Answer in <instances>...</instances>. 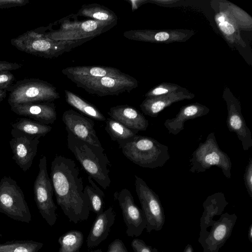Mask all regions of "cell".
Instances as JSON below:
<instances>
[{
  "instance_id": "obj_1",
  "label": "cell",
  "mask_w": 252,
  "mask_h": 252,
  "mask_svg": "<svg viewBox=\"0 0 252 252\" xmlns=\"http://www.w3.org/2000/svg\"><path fill=\"white\" fill-rule=\"evenodd\" d=\"M51 180L56 201L70 222L86 220L90 207L79 170L75 161L57 155L51 162Z\"/></svg>"
},
{
  "instance_id": "obj_2",
  "label": "cell",
  "mask_w": 252,
  "mask_h": 252,
  "mask_svg": "<svg viewBox=\"0 0 252 252\" xmlns=\"http://www.w3.org/2000/svg\"><path fill=\"white\" fill-rule=\"evenodd\" d=\"M67 132L68 149L85 171L100 187L108 188L111 184L109 167L110 162L102 147L91 145Z\"/></svg>"
},
{
  "instance_id": "obj_3",
  "label": "cell",
  "mask_w": 252,
  "mask_h": 252,
  "mask_svg": "<svg viewBox=\"0 0 252 252\" xmlns=\"http://www.w3.org/2000/svg\"><path fill=\"white\" fill-rule=\"evenodd\" d=\"M117 143L124 156L142 167H161L170 158L168 147L150 137L136 134Z\"/></svg>"
},
{
  "instance_id": "obj_4",
  "label": "cell",
  "mask_w": 252,
  "mask_h": 252,
  "mask_svg": "<svg viewBox=\"0 0 252 252\" xmlns=\"http://www.w3.org/2000/svg\"><path fill=\"white\" fill-rule=\"evenodd\" d=\"M87 41L53 40L36 29L11 39L10 42L21 51L46 59H53L70 51Z\"/></svg>"
},
{
  "instance_id": "obj_5",
  "label": "cell",
  "mask_w": 252,
  "mask_h": 252,
  "mask_svg": "<svg viewBox=\"0 0 252 252\" xmlns=\"http://www.w3.org/2000/svg\"><path fill=\"white\" fill-rule=\"evenodd\" d=\"M189 171L205 172L213 166L220 168L223 175L230 179L232 163L229 156L219 147L214 132H211L204 142L199 144L189 159Z\"/></svg>"
},
{
  "instance_id": "obj_6",
  "label": "cell",
  "mask_w": 252,
  "mask_h": 252,
  "mask_svg": "<svg viewBox=\"0 0 252 252\" xmlns=\"http://www.w3.org/2000/svg\"><path fill=\"white\" fill-rule=\"evenodd\" d=\"M10 106L26 103L53 102L60 98L57 88L38 78H25L16 81L9 89Z\"/></svg>"
},
{
  "instance_id": "obj_7",
  "label": "cell",
  "mask_w": 252,
  "mask_h": 252,
  "mask_svg": "<svg viewBox=\"0 0 252 252\" xmlns=\"http://www.w3.org/2000/svg\"><path fill=\"white\" fill-rule=\"evenodd\" d=\"M66 76L77 87L98 96L117 95L124 92H129L138 85L137 80L132 76L126 78L70 75Z\"/></svg>"
},
{
  "instance_id": "obj_8",
  "label": "cell",
  "mask_w": 252,
  "mask_h": 252,
  "mask_svg": "<svg viewBox=\"0 0 252 252\" xmlns=\"http://www.w3.org/2000/svg\"><path fill=\"white\" fill-rule=\"evenodd\" d=\"M0 212L15 220L29 223L32 220L23 190L10 177L0 181Z\"/></svg>"
},
{
  "instance_id": "obj_9",
  "label": "cell",
  "mask_w": 252,
  "mask_h": 252,
  "mask_svg": "<svg viewBox=\"0 0 252 252\" xmlns=\"http://www.w3.org/2000/svg\"><path fill=\"white\" fill-rule=\"evenodd\" d=\"M61 21L62 24L57 30L48 27L37 29L53 40L88 41L112 28L103 23L92 19L76 23L63 19Z\"/></svg>"
},
{
  "instance_id": "obj_10",
  "label": "cell",
  "mask_w": 252,
  "mask_h": 252,
  "mask_svg": "<svg viewBox=\"0 0 252 252\" xmlns=\"http://www.w3.org/2000/svg\"><path fill=\"white\" fill-rule=\"evenodd\" d=\"M39 171L33 184L34 199L39 212L47 223L54 225L57 220L53 195L54 189L47 168V158L44 156L39 159Z\"/></svg>"
},
{
  "instance_id": "obj_11",
  "label": "cell",
  "mask_w": 252,
  "mask_h": 252,
  "mask_svg": "<svg viewBox=\"0 0 252 252\" xmlns=\"http://www.w3.org/2000/svg\"><path fill=\"white\" fill-rule=\"evenodd\" d=\"M135 190L146 221V231L160 230L164 224L165 216L158 195L140 177L134 175Z\"/></svg>"
},
{
  "instance_id": "obj_12",
  "label": "cell",
  "mask_w": 252,
  "mask_h": 252,
  "mask_svg": "<svg viewBox=\"0 0 252 252\" xmlns=\"http://www.w3.org/2000/svg\"><path fill=\"white\" fill-rule=\"evenodd\" d=\"M222 98L227 105V128L236 134L243 150L247 151L252 147V132L242 114L241 103L227 87L223 91Z\"/></svg>"
},
{
  "instance_id": "obj_13",
  "label": "cell",
  "mask_w": 252,
  "mask_h": 252,
  "mask_svg": "<svg viewBox=\"0 0 252 252\" xmlns=\"http://www.w3.org/2000/svg\"><path fill=\"white\" fill-rule=\"evenodd\" d=\"M121 209L126 227V233L129 237H138L146 228V221L142 211L135 203L133 197L127 189L114 194Z\"/></svg>"
},
{
  "instance_id": "obj_14",
  "label": "cell",
  "mask_w": 252,
  "mask_h": 252,
  "mask_svg": "<svg viewBox=\"0 0 252 252\" xmlns=\"http://www.w3.org/2000/svg\"><path fill=\"white\" fill-rule=\"evenodd\" d=\"M9 145L13 154L12 159L24 171L32 166L39 144L40 136H33L12 128Z\"/></svg>"
},
{
  "instance_id": "obj_15",
  "label": "cell",
  "mask_w": 252,
  "mask_h": 252,
  "mask_svg": "<svg viewBox=\"0 0 252 252\" xmlns=\"http://www.w3.org/2000/svg\"><path fill=\"white\" fill-rule=\"evenodd\" d=\"M237 219L235 213H225L215 220L205 237L199 242L203 252H218L230 237Z\"/></svg>"
},
{
  "instance_id": "obj_16",
  "label": "cell",
  "mask_w": 252,
  "mask_h": 252,
  "mask_svg": "<svg viewBox=\"0 0 252 252\" xmlns=\"http://www.w3.org/2000/svg\"><path fill=\"white\" fill-rule=\"evenodd\" d=\"M196 32L195 30L187 29L136 30L126 31L123 35L132 40L168 44L185 42Z\"/></svg>"
},
{
  "instance_id": "obj_17",
  "label": "cell",
  "mask_w": 252,
  "mask_h": 252,
  "mask_svg": "<svg viewBox=\"0 0 252 252\" xmlns=\"http://www.w3.org/2000/svg\"><path fill=\"white\" fill-rule=\"evenodd\" d=\"M65 129L75 137L89 144L101 147L93 119L73 109L65 111L62 116Z\"/></svg>"
},
{
  "instance_id": "obj_18",
  "label": "cell",
  "mask_w": 252,
  "mask_h": 252,
  "mask_svg": "<svg viewBox=\"0 0 252 252\" xmlns=\"http://www.w3.org/2000/svg\"><path fill=\"white\" fill-rule=\"evenodd\" d=\"M15 114L30 118L47 125L57 120L56 106L52 102L26 103L10 106Z\"/></svg>"
},
{
  "instance_id": "obj_19",
  "label": "cell",
  "mask_w": 252,
  "mask_h": 252,
  "mask_svg": "<svg viewBox=\"0 0 252 252\" xmlns=\"http://www.w3.org/2000/svg\"><path fill=\"white\" fill-rule=\"evenodd\" d=\"M194 97V94L184 88L182 90L167 94L146 97L140 105V107L145 115L157 117L161 111L174 103L191 99Z\"/></svg>"
},
{
  "instance_id": "obj_20",
  "label": "cell",
  "mask_w": 252,
  "mask_h": 252,
  "mask_svg": "<svg viewBox=\"0 0 252 252\" xmlns=\"http://www.w3.org/2000/svg\"><path fill=\"white\" fill-rule=\"evenodd\" d=\"M218 9H214L215 20L225 39L230 43H237L243 47H246L240 33L239 27L226 7L224 1H218Z\"/></svg>"
},
{
  "instance_id": "obj_21",
  "label": "cell",
  "mask_w": 252,
  "mask_h": 252,
  "mask_svg": "<svg viewBox=\"0 0 252 252\" xmlns=\"http://www.w3.org/2000/svg\"><path fill=\"white\" fill-rule=\"evenodd\" d=\"M110 118L138 133L148 128L149 122L134 107L128 105H119L110 108L108 112Z\"/></svg>"
},
{
  "instance_id": "obj_22",
  "label": "cell",
  "mask_w": 252,
  "mask_h": 252,
  "mask_svg": "<svg viewBox=\"0 0 252 252\" xmlns=\"http://www.w3.org/2000/svg\"><path fill=\"white\" fill-rule=\"evenodd\" d=\"M228 204V202L222 192H218L207 197L203 203L204 211L200 218L198 242L206 236L208 228L211 227L215 220L214 217L221 215Z\"/></svg>"
},
{
  "instance_id": "obj_23",
  "label": "cell",
  "mask_w": 252,
  "mask_h": 252,
  "mask_svg": "<svg viewBox=\"0 0 252 252\" xmlns=\"http://www.w3.org/2000/svg\"><path fill=\"white\" fill-rule=\"evenodd\" d=\"M209 111V108L202 104L190 103L181 107L174 118L166 119L164 126L170 134L176 135L184 129L186 121L206 115Z\"/></svg>"
},
{
  "instance_id": "obj_24",
  "label": "cell",
  "mask_w": 252,
  "mask_h": 252,
  "mask_svg": "<svg viewBox=\"0 0 252 252\" xmlns=\"http://www.w3.org/2000/svg\"><path fill=\"white\" fill-rule=\"evenodd\" d=\"M115 217L116 213L112 207L96 215L87 239V245L89 248L98 246L106 239L114 223Z\"/></svg>"
},
{
  "instance_id": "obj_25",
  "label": "cell",
  "mask_w": 252,
  "mask_h": 252,
  "mask_svg": "<svg viewBox=\"0 0 252 252\" xmlns=\"http://www.w3.org/2000/svg\"><path fill=\"white\" fill-rule=\"evenodd\" d=\"M62 72L65 76L70 75L90 77H110L116 78H126L131 76L116 68L100 65L67 67L63 69Z\"/></svg>"
},
{
  "instance_id": "obj_26",
  "label": "cell",
  "mask_w": 252,
  "mask_h": 252,
  "mask_svg": "<svg viewBox=\"0 0 252 252\" xmlns=\"http://www.w3.org/2000/svg\"><path fill=\"white\" fill-rule=\"evenodd\" d=\"M77 15L90 18L113 28L117 25L118 18L116 14L106 7L98 3L83 5Z\"/></svg>"
},
{
  "instance_id": "obj_27",
  "label": "cell",
  "mask_w": 252,
  "mask_h": 252,
  "mask_svg": "<svg viewBox=\"0 0 252 252\" xmlns=\"http://www.w3.org/2000/svg\"><path fill=\"white\" fill-rule=\"evenodd\" d=\"M66 102L71 106L83 113L88 117L99 121H105L106 118L93 104L69 90H64Z\"/></svg>"
},
{
  "instance_id": "obj_28",
  "label": "cell",
  "mask_w": 252,
  "mask_h": 252,
  "mask_svg": "<svg viewBox=\"0 0 252 252\" xmlns=\"http://www.w3.org/2000/svg\"><path fill=\"white\" fill-rule=\"evenodd\" d=\"M88 179L89 185L85 187L84 193L88 199L90 210L98 215L104 211L105 194L91 176H88Z\"/></svg>"
},
{
  "instance_id": "obj_29",
  "label": "cell",
  "mask_w": 252,
  "mask_h": 252,
  "mask_svg": "<svg viewBox=\"0 0 252 252\" xmlns=\"http://www.w3.org/2000/svg\"><path fill=\"white\" fill-rule=\"evenodd\" d=\"M12 128L33 136H44L52 127L29 118H20L11 124Z\"/></svg>"
},
{
  "instance_id": "obj_30",
  "label": "cell",
  "mask_w": 252,
  "mask_h": 252,
  "mask_svg": "<svg viewBox=\"0 0 252 252\" xmlns=\"http://www.w3.org/2000/svg\"><path fill=\"white\" fill-rule=\"evenodd\" d=\"M83 241L82 232L76 230L67 231L58 239L60 245L58 252H80Z\"/></svg>"
},
{
  "instance_id": "obj_31",
  "label": "cell",
  "mask_w": 252,
  "mask_h": 252,
  "mask_svg": "<svg viewBox=\"0 0 252 252\" xmlns=\"http://www.w3.org/2000/svg\"><path fill=\"white\" fill-rule=\"evenodd\" d=\"M105 129L112 140L117 142L129 139L137 132L126 127L119 122L111 118L106 119Z\"/></svg>"
},
{
  "instance_id": "obj_32",
  "label": "cell",
  "mask_w": 252,
  "mask_h": 252,
  "mask_svg": "<svg viewBox=\"0 0 252 252\" xmlns=\"http://www.w3.org/2000/svg\"><path fill=\"white\" fill-rule=\"evenodd\" d=\"M43 246L33 240H13L0 244V252H38Z\"/></svg>"
},
{
  "instance_id": "obj_33",
  "label": "cell",
  "mask_w": 252,
  "mask_h": 252,
  "mask_svg": "<svg viewBox=\"0 0 252 252\" xmlns=\"http://www.w3.org/2000/svg\"><path fill=\"white\" fill-rule=\"evenodd\" d=\"M225 5L237 22L239 28L244 30H251L252 17L241 8L233 3L224 1Z\"/></svg>"
},
{
  "instance_id": "obj_34",
  "label": "cell",
  "mask_w": 252,
  "mask_h": 252,
  "mask_svg": "<svg viewBox=\"0 0 252 252\" xmlns=\"http://www.w3.org/2000/svg\"><path fill=\"white\" fill-rule=\"evenodd\" d=\"M184 88L174 83L168 82L161 83L151 89L146 94V97H157L164 94H167L182 90Z\"/></svg>"
},
{
  "instance_id": "obj_35",
  "label": "cell",
  "mask_w": 252,
  "mask_h": 252,
  "mask_svg": "<svg viewBox=\"0 0 252 252\" xmlns=\"http://www.w3.org/2000/svg\"><path fill=\"white\" fill-rule=\"evenodd\" d=\"M15 78L9 71L0 72V88L9 91L12 86L15 83Z\"/></svg>"
},
{
  "instance_id": "obj_36",
  "label": "cell",
  "mask_w": 252,
  "mask_h": 252,
  "mask_svg": "<svg viewBox=\"0 0 252 252\" xmlns=\"http://www.w3.org/2000/svg\"><path fill=\"white\" fill-rule=\"evenodd\" d=\"M244 181L247 191L252 198V158H250L244 174Z\"/></svg>"
},
{
  "instance_id": "obj_37",
  "label": "cell",
  "mask_w": 252,
  "mask_h": 252,
  "mask_svg": "<svg viewBox=\"0 0 252 252\" xmlns=\"http://www.w3.org/2000/svg\"><path fill=\"white\" fill-rule=\"evenodd\" d=\"M134 252H153V248L141 239H134L131 243Z\"/></svg>"
},
{
  "instance_id": "obj_38",
  "label": "cell",
  "mask_w": 252,
  "mask_h": 252,
  "mask_svg": "<svg viewBox=\"0 0 252 252\" xmlns=\"http://www.w3.org/2000/svg\"><path fill=\"white\" fill-rule=\"evenodd\" d=\"M106 252H128V251L123 241L119 239H116L109 245Z\"/></svg>"
},
{
  "instance_id": "obj_39",
  "label": "cell",
  "mask_w": 252,
  "mask_h": 252,
  "mask_svg": "<svg viewBox=\"0 0 252 252\" xmlns=\"http://www.w3.org/2000/svg\"><path fill=\"white\" fill-rule=\"evenodd\" d=\"M29 2L28 0H0V9L21 6Z\"/></svg>"
},
{
  "instance_id": "obj_40",
  "label": "cell",
  "mask_w": 252,
  "mask_h": 252,
  "mask_svg": "<svg viewBox=\"0 0 252 252\" xmlns=\"http://www.w3.org/2000/svg\"><path fill=\"white\" fill-rule=\"evenodd\" d=\"M22 65L16 63L7 61H0V72L3 71H12L19 69Z\"/></svg>"
},
{
  "instance_id": "obj_41",
  "label": "cell",
  "mask_w": 252,
  "mask_h": 252,
  "mask_svg": "<svg viewBox=\"0 0 252 252\" xmlns=\"http://www.w3.org/2000/svg\"><path fill=\"white\" fill-rule=\"evenodd\" d=\"M131 5V8L133 11L135 10L138 8L142 5L148 3V0H129Z\"/></svg>"
},
{
  "instance_id": "obj_42",
  "label": "cell",
  "mask_w": 252,
  "mask_h": 252,
  "mask_svg": "<svg viewBox=\"0 0 252 252\" xmlns=\"http://www.w3.org/2000/svg\"><path fill=\"white\" fill-rule=\"evenodd\" d=\"M180 0H148V2L161 4H172L180 1Z\"/></svg>"
},
{
  "instance_id": "obj_43",
  "label": "cell",
  "mask_w": 252,
  "mask_h": 252,
  "mask_svg": "<svg viewBox=\"0 0 252 252\" xmlns=\"http://www.w3.org/2000/svg\"><path fill=\"white\" fill-rule=\"evenodd\" d=\"M6 90L0 88V102L6 97Z\"/></svg>"
},
{
  "instance_id": "obj_44",
  "label": "cell",
  "mask_w": 252,
  "mask_h": 252,
  "mask_svg": "<svg viewBox=\"0 0 252 252\" xmlns=\"http://www.w3.org/2000/svg\"><path fill=\"white\" fill-rule=\"evenodd\" d=\"M183 252H194L193 248L190 244H189L185 248Z\"/></svg>"
},
{
  "instance_id": "obj_45",
  "label": "cell",
  "mask_w": 252,
  "mask_h": 252,
  "mask_svg": "<svg viewBox=\"0 0 252 252\" xmlns=\"http://www.w3.org/2000/svg\"><path fill=\"white\" fill-rule=\"evenodd\" d=\"M248 239L251 242H252V224H251L248 229Z\"/></svg>"
},
{
  "instance_id": "obj_46",
  "label": "cell",
  "mask_w": 252,
  "mask_h": 252,
  "mask_svg": "<svg viewBox=\"0 0 252 252\" xmlns=\"http://www.w3.org/2000/svg\"><path fill=\"white\" fill-rule=\"evenodd\" d=\"M103 252L100 249H98V250H94V251H90V252Z\"/></svg>"
},
{
  "instance_id": "obj_47",
  "label": "cell",
  "mask_w": 252,
  "mask_h": 252,
  "mask_svg": "<svg viewBox=\"0 0 252 252\" xmlns=\"http://www.w3.org/2000/svg\"><path fill=\"white\" fill-rule=\"evenodd\" d=\"M153 252H158V249H156V248H153Z\"/></svg>"
},
{
  "instance_id": "obj_48",
  "label": "cell",
  "mask_w": 252,
  "mask_h": 252,
  "mask_svg": "<svg viewBox=\"0 0 252 252\" xmlns=\"http://www.w3.org/2000/svg\"><path fill=\"white\" fill-rule=\"evenodd\" d=\"M2 237V234L0 233V239Z\"/></svg>"
}]
</instances>
